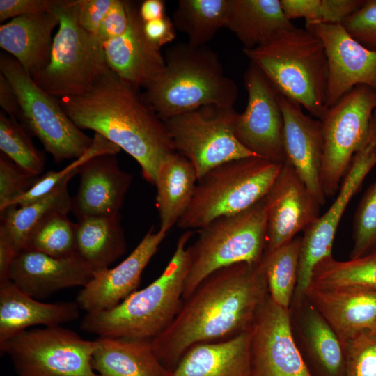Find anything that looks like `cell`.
Instances as JSON below:
<instances>
[{"label":"cell","mask_w":376,"mask_h":376,"mask_svg":"<svg viewBox=\"0 0 376 376\" xmlns=\"http://www.w3.org/2000/svg\"><path fill=\"white\" fill-rule=\"evenodd\" d=\"M268 295L261 262L214 272L182 301L173 320L152 339L156 354L170 369L195 345L224 340L250 329Z\"/></svg>","instance_id":"1"},{"label":"cell","mask_w":376,"mask_h":376,"mask_svg":"<svg viewBox=\"0 0 376 376\" xmlns=\"http://www.w3.org/2000/svg\"><path fill=\"white\" fill-rule=\"evenodd\" d=\"M58 100L80 130H93L132 156L152 185L162 162L175 152L164 120L143 93L111 70L86 94Z\"/></svg>","instance_id":"2"},{"label":"cell","mask_w":376,"mask_h":376,"mask_svg":"<svg viewBox=\"0 0 376 376\" xmlns=\"http://www.w3.org/2000/svg\"><path fill=\"white\" fill-rule=\"evenodd\" d=\"M191 230L178 238L162 273L147 287L136 290L116 307L86 313L81 329L99 337L152 339L173 320L183 301L190 267Z\"/></svg>","instance_id":"3"},{"label":"cell","mask_w":376,"mask_h":376,"mask_svg":"<svg viewBox=\"0 0 376 376\" xmlns=\"http://www.w3.org/2000/svg\"><path fill=\"white\" fill-rule=\"evenodd\" d=\"M160 75L143 95L163 120L207 105L233 107L238 88L207 46L178 43L167 49Z\"/></svg>","instance_id":"4"},{"label":"cell","mask_w":376,"mask_h":376,"mask_svg":"<svg viewBox=\"0 0 376 376\" xmlns=\"http://www.w3.org/2000/svg\"><path fill=\"white\" fill-rule=\"evenodd\" d=\"M243 53L279 93L321 120L326 111L327 60L321 40L295 25L276 33L265 44Z\"/></svg>","instance_id":"5"},{"label":"cell","mask_w":376,"mask_h":376,"mask_svg":"<svg viewBox=\"0 0 376 376\" xmlns=\"http://www.w3.org/2000/svg\"><path fill=\"white\" fill-rule=\"evenodd\" d=\"M282 164L249 157L212 169L198 180L191 201L176 226L199 229L219 217L248 209L266 196Z\"/></svg>","instance_id":"6"},{"label":"cell","mask_w":376,"mask_h":376,"mask_svg":"<svg viewBox=\"0 0 376 376\" xmlns=\"http://www.w3.org/2000/svg\"><path fill=\"white\" fill-rule=\"evenodd\" d=\"M264 198L241 212L219 217L198 229L196 239L189 246L190 267L183 300L204 279L221 268L242 263L257 265L261 262L267 233Z\"/></svg>","instance_id":"7"},{"label":"cell","mask_w":376,"mask_h":376,"mask_svg":"<svg viewBox=\"0 0 376 376\" xmlns=\"http://www.w3.org/2000/svg\"><path fill=\"white\" fill-rule=\"evenodd\" d=\"M56 13L58 29L49 62L32 79L57 99L83 95L110 70L104 45L97 35L79 24L77 0H72Z\"/></svg>","instance_id":"8"},{"label":"cell","mask_w":376,"mask_h":376,"mask_svg":"<svg viewBox=\"0 0 376 376\" xmlns=\"http://www.w3.org/2000/svg\"><path fill=\"white\" fill-rule=\"evenodd\" d=\"M0 73L10 83L20 106L19 123L42 144L56 163L82 156L90 138L65 114L57 98L39 87L12 56L0 54Z\"/></svg>","instance_id":"9"},{"label":"cell","mask_w":376,"mask_h":376,"mask_svg":"<svg viewBox=\"0 0 376 376\" xmlns=\"http://www.w3.org/2000/svg\"><path fill=\"white\" fill-rule=\"evenodd\" d=\"M237 116L234 107L207 105L164 120L175 152L192 164L198 180L224 163L258 157L237 138Z\"/></svg>","instance_id":"10"},{"label":"cell","mask_w":376,"mask_h":376,"mask_svg":"<svg viewBox=\"0 0 376 376\" xmlns=\"http://www.w3.org/2000/svg\"><path fill=\"white\" fill-rule=\"evenodd\" d=\"M95 340L69 329L24 330L0 345L18 376H100L92 365Z\"/></svg>","instance_id":"11"},{"label":"cell","mask_w":376,"mask_h":376,"mask_svg":"<svg viewBox=\"0 0 376 376\" xmlns=\"http://www.w3.org/2000/svg\"><path fill=\"white\" fill-rule=\"evenodd\" d=\"M376 108V91L359 85L328 108L320 120L324 152L321 185L324 196L336 195L355 154L365 143Z\"/></svg>","instance_id":"12"},{"label":"cell","mask_w":376,"mask_h":376,"mask_svg":"<svg viewBox=\"0 0 376 376\" xmlns=\"http://www.w3.org/2000/svg\"><path fill=\"white\" fill-rule=\"evenodd\" d=\"M376 166V120L372 118L367 139L354 156L336 197L329 209L305 230L301 237L298 279L294 299L299 304L304 299L315 266L331 256L337 231L349 203ZM294 300V301H295Z\"/></svg>","instance_id":"13"},{"label":"cell","mask_w":376,"mask_h":376,"mask_svg":"<svg viewBox=\"0 0 376 376\" xmlns=\"http://www.w3.org/2000/svg\"><path fill=\"white\" fill-rule=\"evenodd\" d=\"M244 81L247 103L244 112L237 116V138L256 156L283 164V120L279 93L251 62L244 73Z\"/></svg>","instance_id":"14"},{"label":"cell","mask_w":376,"mask_h":376,"mask_svg":"<svg viewBox=\"0 0 376 376\" xmlns=\"http://www.w3.org/2000/svg\"><path fill=\"white\" fill-rule=\"evenodd\" d=\"M290 309L267 297L251 326L252 376H311L295 341Z\"/></svg>","instance_id":"15"},{"label":"cell","mask_w":376,"mask_h":376,"mask_svg":"<svg viewBox=\"0 0 376 376\" xmlns=\"http://www.w3.org/2000/svg\"><path fill=\"white\" fill-rule=\"evenodd\" d=\"M324 45L328 67L327 109L359 85L376 91V51L354 39L342 24H306Z\"/></svg>","instance_id":"16"},{"label":"cell","mask_w":376,"mask_h":376,"mask_svg":"<svg viewBox=\"0 0 376 376\" xmlns=\"http://www.w3.org/2000/svg\"><path fill=\"white\" fill-rule=\"evenodd\" d=\"M264 198L267 212L265 253L291 241L320 216L322 205L286 162Z\"/></svg>","instance_id":"17"},{"label":"cell","mask_w":376,"mask_h":376,"mask_svg":"<svg viewBox=\"0 0 376 376\" xmlns=\"http://www.w3.org/2000/svg\"><path fill=\"white\" fill-rule=\"evenodd\" d=\"M168 232L152 226L132 253L113 268L93 272L92 279L82 288L77 303L86 313L111 309L136 291L141 274Z\"/></svg>","instance_id":"18"},{"label":"cell","mask_w":376,"mask_h":376,"mask_svg":"<svg viewBox=\"0 0 376 376\" xmlns=\"http://www.w3.org/2000/svg\"><path fill=\"white\" fill-rule=\"evenodd\" d=\"M283 120L285 162L290 164L322 205L326 197L321 185L324 152L320 120L306 115L295 101L279 95Z\"/></svg>","instance_id":"19"},{"label":"cell","mask_w":376,"mask_h":376,"mask_svg":"<svg viewBox=\"0 0 376 376\" xmlns=\"http://www.w3.org/2000/svg\"><path fill=\"white\" fill-rule=\"evenodd\" d=\"M78 174L79 188L70 210L77 221L120 214L132 175L120 167L116 155L91 158L79 168Z\"/></svg>","instance_id":"20"},{"label":"cell","mask_w":376,"mask_h":376,"mask_svg":"<svg viewBox=\"0 0 376 376\" xmlns=\"http://www.w3.org/2000/svg\"><path fill=\"white\" fill-rule=\"evenodd\" d=\"M129 24L126 31L104 45L109 69L123 81L140 89L146 88L165 66L161 49L146 37L139 7L126 1Z\"/></svg>","instance_id":"21"},{"label":"cell","mask_w":376,"mask_h":376,"mask_svg":"<svg viewBox=\"0 0 376 376\" xmlns=\"http://www.w3.org/2000/svg\"><path fill=\"white\" fill-rule=\"evenodd\" d=\"M93 270L77 254L57 258L33 250L18 252L10 279L21 290L35 299L46 298L68 288L85 286Z\"/></svg>","instance_id":"22"},{"label":"cell","mask_w":376,"mask_h":376,"mask_svg":"<svg viewBox=\"0 0 376 376\" xmlns=\"http://www.w3.org/2000/svg\"><path fill=\"white\" fill-rule=\"evenodd\" d=\"M79 308L75 301H39L11 281L0 283V345L30 327L70 322L79 317Z\"/></svg>","instance_id":"23"},{"label":"cell","mask_w":376,"mask_h":376,"mask_svg":"<svg viewBox=\"0 0 376 376\" xmlns=\"http://www.w3.org/2000/svg\"><path fill=\"white\" fill-rule=\"evenodd\" d=\"M56 11L22 15L0 26V47L32 77L49 63Z\"/></svg>","instance_id":"24"},{"label":"cell","mask_w":376,"mask_h":376,"mask_svg":"<svg viewBox=\"0 0 376 376\" xmlns=\"http://www.w3.org/2000/svg\"><path fill=\"white\" fill-rule=\"evenodd\" d=\"M251 340L250 329L228 339L195 345L171 376H252Z\"/></svg>","instance_id":"25"},{"label":"cell","mask_w":376,"mask_h":376,"mask_svg":"<svg viewBox=\"0 0 376 376\" xmlns=\"http://www.w3.org/2000/svg\"><path fill=\"white\" fill-rule=\"evenodd\" d=\"M305 298L324 318L340 341L360 332L376 330V291L309 288Z\"/></svg>","instance_id":"26"},{"label":"cell","mask_w":376,"mask_h":376,"mask_svg":"<svg viewBox=\"0 0 376 376\" xmlns=\"http://www.w3.org/2000/svg\"><path fill=\"white\" fill-rule=\"evenodd\" d=\"M93 369L100 376H171L156 354L152 339L98 337Z\"/></svg>","instance_id":"27"},{"label":"cell","mask_w":376,"mask_h":376,"mask_svg":"<svg viewBox=\"0 0 376 376\" xmlns=\"http://www.w3.org/2000/svg\"><path fill=\"white\" fill-rule=\"evenodd\" d=\"M293 25L280 0H228L225 27L236 36L243 49L263 45Z\"/></svg>","instance_id":"28"},{"label":"cell","mask_w":376,"mask_h":376,"mask_svg":"<svg viewBox=\"0 0 376 376\" xmlns=\"http://www.w3.org/2000/svg\"><path fill=\"white\" fill-rule=\"evenodd\" d=\"M197 182L194 166L184 156L174 152L164 159L154 184L160 230L169 232L177 225L191 201Z\"/></svg>","instance_id":"29"},{"label":"cell","mask_w":376,"mask_h":376,"mask_svg":"<svg viewBox=\"0 0 376 376\" xmlns=\"http://www.w3.org/2000/svg\"><path fill=\"white\" fill-rule=\"evenodd\" d=\"M76 249L77 255L93 272L108 268L127 250L120 214L79 220Z\"/></svg>","instance_id":"30"},{"label":"cell","mask_w":376,"mask_h":376,"mask_svg":"<svg viewBox=\"0 0 376 376\" xmlns=\"http://www.w3.org/2000/svg\"><path fill=\"white\" fill-rule=\"evenodd\" d=\"M71 178L61 183L51 194L22 206H10L1 212L0 239L18 253L25 249L35 228L48 215L56 212L68 213L72 197L68 189Z\"/></svg>","instance_id":"31"},{"label":"cell","mask_w":376,"mask_h":376,"mask_svg":"<svg viewBox=\"0 0 376 376\" xmlns=\"http://www.w3.org/2000/svg\"><path fill=\"white\" fill-rule=\"evenodd\" d=\"M306 348L322 376H345L342 343L327 321L311 303L301 319Z\"/></svg>","instance_id":"32"},{"label":"cell","mask_w":376,"mask_h":376,"mask_svg":"<svg viewBox=\"0 0 376 376\" xmlns=\"http://www.w3.org/2000/svg\"><path fill=\"white\" fill-rule=\"evenodd\" d=\"M309 288L376 291V251L347 261L324 258L314 268Z\"/></svg>","instance_id":"33"},{"label":"cell","mask_w":376,"mask_h":376,"mask_svg":"<svg viewBox=\"0 0 376 376\" xmlns=\"http://www.w3.org/2000/svg\"><path fill=\"white\" fill-rule=\"evenodd\" d=\"M228 8V0H180L172 21L189 44L204 46L225 27Z\"/></svg>","instance_id":"34"},{"label":"cell","mask_w":376,"mask_h":376,"mask_svg":"<svg viewBox=\"0 0 376 376\" xmlns=\"http://www.w3.org/2000/svg\"><path fill=\"white\" fill-rule=\"evenodd\" d=\"M301 237H295L279 248L265 253L263 266L271 299L280 306L290 309L297 287Z\"/></svg>","instance_id":"35"},{"label":"cell","mask_w":376,"mask_h":376,"mask_svg":"<svg viewBox=\"0 0 376 376\" xmlns=\"http://www.w3.org/2000/svg\"><path fill=\"white\" fill-rule=\"evenodd\" d=\"M68 214L56 212L44 219L29 235L24 250L57 258L77 255L76 224L69 219Z\"/></svg>","instance_id":"36"},{"label":"cell","mask_w":376,"mask_h":376,"mask_svg":"<svg viewBox=\"0 0 376 376\" xmlns=\"http://www.w3.org/2000/svg\"><path fill=\"white\" fill-rule=\"evenodd\" d=\"M31 135L15 119L0 111V150L24 171L40 175L45 166V155L33 144Z\"/></svg>","instance_id":"37"},{"label":"cell","mask_w":376,"mask_h":376,"mask_svg":"<svg viewBox=\"0 0 376 376\" xmlns=\"http://www.w3.org/2000/svg\"><path fill=\"white\" fill-rule=\"evenodd\" d=\"M120 148L95 133L92 146L80 157L59 171H49L39 176L33 186L11 206H22L40 200L51 194L61 183L72 178L79 172V168L91 158L100 155H116ZM10 207V206H9Z\"/></svg>","instance_id":"38"},{"label":"cell","mask_w":376,"mask_h":376,"mask_svg":"<svg viewBox=\"0 0 376 376\" xmlns=\"http://www.w3.org/2000/svg\"><path fill=\"white\" fill-rule=\"evenodd\" d=\"M365 0H280L289 20L304 18L306 24H341Z\"/></svg>","instance_id":"39"},{"label":"cell","mask_w":376,"mask_h":376,"mask_svg":"<svg viewBox=\"0 0 376 376\" xmlns=\"http://www.w3.org/2000/svg\"><path fill=\"white\" fill-rule=\"evenodd\" d=\"M353 247L350 258L371 252L376 246V180L361 198L353 221Z\"/></svg>","instance_id":"40"},{"label":"cell","mask_w":376,"mask_h":376,"mask_svg":"<svg viewBox=\"0 0 376 376\" xmlns=\"http://www.w3.org/2000/svg\"><path fill=\"white\" fill-rule=\"evenodd\" d=\"M341 343L345 376H376V330L360 332Z\"/></svg>","instance_id":"41"},{"label":"cell","mask_w":376,"mask_h":376,"mask_svg":"<svg viewBox=\"0 0 376 376\" xmlns=\"http://www.w3.org/2000/svg\"><path fill=\"white\" fill-rule=\"evenodd\" d=\"M40 175L30 174L0 154V212L11 206L36 182Z\"/></svg>","instance_id":"42"},{"label":"cell","mask_w":376,"mask_h":376,"mask_svg":"<svg viewBox=\"0 0 376 376\" xmlns=\"http://www.w3.org/2000/svg\"><path fill=\"white\" fill-rule=\"evenodd\" d=\"M347 32L367 49L376 51V0L363 6L342 23Z\"/></svg>","instance_id":"43"},{"label":"cell","mask_w":376,"mask_h":376,"mask_svg":"<svg viewBox=\"0 0 376 376\" xmlns=\"http://www.w3.org/2000/svg\"><path fill=\"white\" fill-rule=\"evenodd\" d=\"M72 0H0V22L17 17L54 12Z\"/></svg>","instance_id":"44"},{"label":"cell","mask_w":376,"mask_h":376,"mask_svg":"<svg viewBox=\"0 0 376 376\" xmlns=\"http://www.w3.org/2000/svg\"><path fill=\"white\" fill-rule=\"evenodd\" d=\"M129 24L126 1L113 0L102 20L97 36L104 45L110 40L122 36Z\"/></svg>","instance_id":"45"},{"label":"cell","mask_w":376,"mask_h":376,"mask_svg":"<svg viewBox=\"0 0 376 376\" xmlns=\"http://www.w3.org/2000/svg\"><path fill=\"white\" fill-rule=\"evenodd\" d=\"M113 0H77L79 22L86 31L97 35Z\"/></svg>","instance_id":"46"},{"label":"cell","mask_w":376,"mask_h":376,"mask_svg":"<svg viewBox=\"0 0 376 376\" xmlns=\"http://www.w3.org/2000/svg\"><path fill=\"white\" fill-rule=\"evenodd\" d=\"M143 29L147 38L159 49L175 38L176 29L172 19L167 16L144 22Z\"/></svg>","instance_id":"47"},{"label":"cell","mask_w":376,"mask_h":376,"mask_svg":"<svg viewBox=\"0 0 376 376\" xmlns=\"http://www.w3.org/2000/svg\"><path fill=\"white\" fill-rule=\"evenodd\" d=\"M0 106L9 117L18 120L20 106L17 95L8 79L0 73Z\"/></svg>","instance_id":"48"},{"label":"cell","mask_w":376,"mask_h":376,"mask_svg":"<svg viewBox=\"0 0 376 376\" xmlns=\"http://www.w3.org/2000/svg\"><path fill=\"white\" fill-rule=\"evenodd\" d=\"M139 15L143 22L166 17L165 1L162 0H145L139 7Z\"/></svg>","instance_id":"49"},{"label":"cell","mask_w":376,"mask_h":376,"mask_svg":"<svg viewBox=\"0 0 376 376\" xmlns=\"http://www.w3.org/2000/svg\"><path fill=\"white\" fill-rule=\"evenodd\" d=\"M17 253L8 242L0 239V283L10 281V269Z\"/></svg>","instance_id":"50"},{"label":"cell","mask_w":376,"mask_h":376,"mask_svg":"<svg viewBox=\"0 0 376 376\" xmlns=\"http://www.w3.org/2000/svg\"><path fill=\"white\" fill-rule=\"evenodd\" d=\"M373 118L376 120V108L373 111Z\"/></svg>","instance_id":"51"},{"label":"cell","mask_w":376,"mask_h":376,"mask_svg":"<svg viewBox=\"0 0 376 376\" xmlns=\"http://www.w3.org/2000/svg\"><path fill=\"white\" fill-rule=\"evenodd\" d=\"M373 251H376V246H375V247L374 248V249H373Z\"/></svg>","instance_id":"52"}]
</instances>
